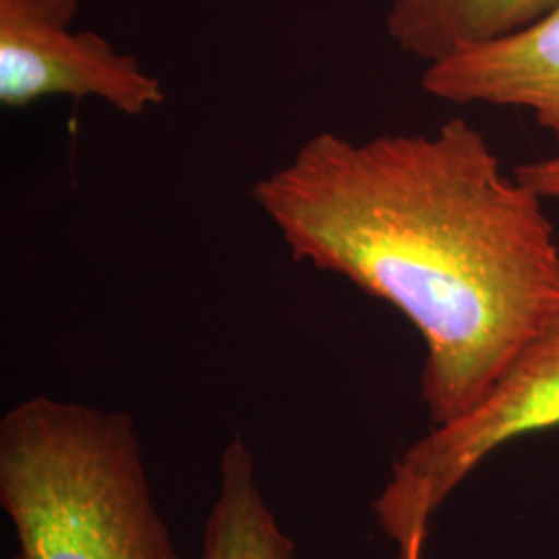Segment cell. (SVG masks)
<instances>
[{
  "label": "cell",
  "instance_id": "cell-1",
  "mask_svg": "<svg viewBox=\"0 0 559 559\" xmlns=\"http://www.w3.org/2000/svg\"><path fill=\"white\" fill-rule=\"evenodd\" d=\"M288 251L385 300L425 344L420 400L456 419L559 311L545 200L475 124L350 141L323 131L253 187Z\"/></svg>",
  "mask_w": 559,
  "mask_h": 559
},
{
  "label": "cell",
  "instance_id": "cell-2",
  "mask_svg": "<svg viewBox=\"0 0 559 559\" xmlns=\"http://www.w3.org/2000/svg\"><path fill=\"white\" fill-rule=\"evenodd\" d=\"M15 559H187L154 500L133 417L32 396L0 420Z\"/></svg>",
  "mask_w": 559,
  "mask_h": 559
},
{
  "label": "cell",
  "instance_id": "cell-3",
  "mask_svg": "<svg viewBox=\"0 0 559 559\" xmlns=\"http://www.w3.org/2000/svg\"><path fill=\"white\" fill-rule=\"evenodd\" d=\"M559 427V311L464 415L404 450L373 503L399 559H425L431 520L480 462L510 441Z\"/></svg>",
  "mask_w": 559,
  "mask_h": 559
},
{
  "label": "cell",
  "instance_id": "cell-4",
  "mask_svg": "<svg viewBox=\"0 0 559 559\" xmlns=\"http://www.w3.org/2000/svg\"><path fill=\"white\" fill-rule=\"evenodd\" d=\"M80 0H0V104L96 98L127 117L164 104V87L133 55L96 32H73Z\"/></svg>",
  "mask_w": 559,
  "mask_h": 559
},
{
  "label": "cell",
  "instance_id": "cell-5",
  "mask_svg": "<svg viewBox=\"0 0 559 559\" xmlns=\"http://www.w3.org/2000/svg\"><path fill=\"white\" fill-rule=\"evenodd\" d=\"M420 85L452 104L531 110L559 152V7L514 36L429 62Z\"/></svg>",
  "mask_w": 559,
  "mask_h": 559
},
{
  "label": "cell",
  "instance_id": "cell-6",
  "mask_svg": "<svg viewBox=\"0 0 559 559\" xmlns=\"http://www.w3.org/2000/svg\"><path fill=\"white\" fill-rule=\"evenodd\" d=\"M556 7L559 0H390L385 27L402 52L429 64L514 36Z\"/></svg>",
  "mask_w": 559,
  "mask_h": 559
},
{
  "label": "cell",
  "instance_id": "cell-7",
  "mask_svg": "<svg viewBox=\"0 0 559 559\" xmlns=\"http://www.w3.org/2000/svg\"><path fill=\"white\" fill-rule=\"evenodd\" d=\"M198 559H297V545L265 500L245 440L230 441L222 452Z\"/></svg>",
  "mask_w": 559,
  "mask_h": 559
},
{
  "label": "cell",
  "instance_id": "cell-8",
  "mask_svg": "<svg viewBox=\"0 0 559 559\" xmlns=\"http://www.w3.org/2000/svg\"><path fill=\"white\" fill-rule=\"evenodd\" d=\"M514 175L522 185L535 191L540 200L559 201V152L543 160L520 164Z\"/></svg>",
  "mask_w": 559,
  "mask_h": 559
}]
</instances>
